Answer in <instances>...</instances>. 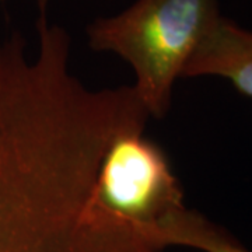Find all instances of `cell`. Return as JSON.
Wrapping results in <instances>:
<instances>
[{
    "label": "cell",
    "instance_id": "6da1fadb",
    "mask_svg": "<svg viewBox=\"0 0 252 252\" xmlns=\"http://www.w3.org/2000/svg\"><path fill=\"white\" fill-rule=\"evenodd\" d=\"M121 133L108 98L70 72V55L26 38L0 42V252H144L95 200Z\"/></svg>",
    "mask_w": 252,
    "mask_h": 252
},
{
    "label": "cell",
    "instance_id": "7a4b0ae2",
    "mask_svg": "<svg viewBox=\"0 0 252 252\" xmlns=\"http://www.w3.org/2000/svg\"><path fill=\"white\" fill-rule=\"evenodd\" d=\"M220 0H136L87 27L93 51L112 52L130 64L135 89L150 117H162L174 83L221 17Z\"/></svg>",
    "mask_w": 252,
    "mask_h": 252
},
{
    "label": "cell",
    "instance_id": "3957f363",
    "mask_svg": "<svg viewBox=\"0 0 252 252\" xmlns=\"http://www.w3.org/2000/svg\"><path fill=\"white\" fill-rule=\"evenodd\" d=\"M94 193L104 210L149 238L162 219L185 206L164 150L142 133L121 136L109 146Z\"/></svg>",
    "mask_w": 252,
    "mask_h": 252
},
{
    "label": "cell",
    "instance_id": "277c9868",
    "mask_svg": "<svg viewBox=\"0 0 252 252\" xmlns=\"http://www.w3.org/2000/svg\"><path fill=\"white\" fill-rule=\"evenodd\" d=\"M217 76L252 98V31L221 17L185 64L181 77Z\"/></svg>",
    "mask_w": 252,
    "mask_h": 252
},
{
    "label": "cell",
    "instance_id": "5b68a950",
    "mask_svg": "<svg viewBox=\"0 0 252 252\" xmlns=\"http://www.w3.org/2000/svg\"><path fill=\"white\" fill-rule=\"evenodd\" d=\"M150 238L164 251L168 247H187L202 252H251L225 228L185 206L162 219Z\"/></svg>",
    "mask_w": 252,
    "mask_h": 252
},
{
    "label": "cell",
    "instance_id": "8992f818",
    "mask_svg": "<svg viewBox=\"0 0 252 252\" xmlns=\"http://www.w3.org/2000/svg\"><path fill=\"white\" fill-rule=\"evenodd\" d=\"M0 1H1V0H0Z\"/></svg>",
    "mask_w": 252,
    "mask_h": 252
}]
</instances>
